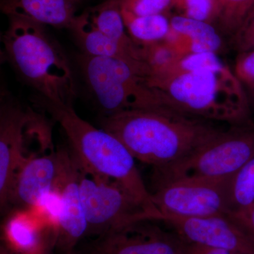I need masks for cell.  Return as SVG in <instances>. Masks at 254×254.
<instances>
[{
	"label": "cell",
	"instance_id": "cell-1",
	"mask_svg": "<svg viewBox=\"0 0 254 254\" xmlns=\"http://www.w3.org/2000/svg\"><path fill=\"white\" fill-rule=\"evenodd\" d=\"M214 123L167 110H129L100 122L136 160L163 168L180 161L220 134Z\"/></svg>",
	"mask_w": 254,
	"mask_h": 254
},
{
	"label": "cell",
	"instance_id": "cell-2",
	"mask_svg": "<svg viewBox=\"0 0 254 254\" xmlns=\"http://www.w3.org/2000/svg\"><path fill=\"white\" fill-rule=\"evenodd\" d=\"M36 105L57 122L80 168L91 176L118 183L143 205L155 220L161 213L137 168L133 155L118 138L82 119L72 105L56 104L38 96Z\"/></svg>",
	"mask_w": 254,
	"mask_h": 254
},
{
	"label": "cell",
	"instance_id": "cell-3",
	"mask_svg": "<svg viewBox=\"0 0 254 254\" xmlns=\"http://www.w3.org/2000/svg\"><path fill=\"white\" fill-rule=\"evenodd\" d=\"M147 82L160 93L168 111L230 126L250 123V103L242 82L227 66L150 76Z\"/></svg>",
	"mask_w": 254,
	"mask_h": 254
},
{
	"label": "cell",
	"instance_id": "cell-4",
	"mask_svg": "<svg viewBox=\"0 0 254 254\" xmlns=\"http://www.w3.org/2000/svg\"><path fill=\"white\" fill-rule=\"evenodd\" d=\"M3 35L5 54L13 67L41 98L72 105L76 88L71 65L43 25L9 16Z\"/></svg>",
	"mask_w": 254,
	"mask_h": 254
},
{
	"label": "cell",
	"instance_id": "cell-5",
	"mask_svg": "<svg viewBox=\"0 0 254 254\" xmlns=\"http://www.w3.org/2000/svg\"><path fill=\"white\" fill-rule=\"evenodd\" d=\"M78 64L103 117L129 110H165L160 93L147 82L148 64L83 54Z\"/></svg>",
	"mask_w": 254,
	"mask_h": 254
},
{
	"label": "cell",
	"instance_id": "cell-6",
	"mask_svg": "<svg viewBox=\"0 0 254 254\" xmlns=\"http://www.w3.org/2000/svg\"><path fill=\"white\" fill-rule=\"evenodd\" d=\"M254 156V125L230 126L186 158L153 168V184L189 177L230 178Z\"/></svg>",
	"mask_w": 254,
	"mask_h": 254
},
{
	"label": "cell",
	"instance_id": "cell-7",
	"mask_svg": "<svg viewBox=\"0 0 254 254\" xmlns=\"http://www.w3.org/2000/svg\"><path fill=\"white\" fill-rule=\"evenodd\" d=\"M79 182L86 237L100 236L136 222L153 220L143 205L117 182L91 176L81 168Z\"/></svg>",
	"mask_w": 254,
	"mask_h": 254
},
{
	"label": "cell",
	"instance_id": "cell-8",
	"mask_svg": "<svg viewBox=\"0 0 254 254\" xmlns=\"http://www.w3.org/2000/svg\"><path fill=\"white\" fill-rule=\"evenodd\" d=\"M230 178L189 177L154 185V191L150 193L161 213L160 220L165 216L229 215L227 183Z\"/></svg>",
	"mask_w": 254,
	"mask_h": 254
},
{
	"label": "cell",
	"instance_id": "cell-9",
	"mask_svg": "<svg viewBox=\"0 0 254 254\" xmlns=\"http://www.w3.org/2000/svg\"><path fill=\"white\" fill-rule=\"evenodd\" d=\"M56 153L58 173L53 193L58 201V216L55 250L59 254H72L88 230L80 189V167L68 148H58Z\"/></svg>",
	"mask_w": 254,
	"mask_h": 254
},
{
	"label": "cell",
	"instance_id": "cell-10",
	"mask_svg": "<svg viewBox=\"0 0 254 254\" xmlns=\"http://www.w3.org/2000/svg\"><path fill=\"white\" fill-rule=\"evenodd\" d=\"M156 222L141 220L107 232L97 237L83 252H78L84 254H183L186 242L172 229L163 228Z\"/></svg>",
	"mask_w": 254,
	"mask_h": 254
},
{
	"label": "cell",
	"instance_id": "cell-11",
	"mask_svg": "<svg viewBox=\"0 0 254 254\" xmlns=\"http://www.w3.org/2000/svg\"><path fill=\"white\" fill-rule=\"evenodd\" d=\"M189 243L198 244L243 254H254V240L227 215L160 220Z\"/></svg>",
	"mask_w": 254,
	"mask_h": 254
},
{
	"label": "cell",
	"instance_id": "cell-12",
	"mask_svg": "<svg viewBox=\"0 0 254 254\" xmlns=\"http://www.w3.org/2000/svg\"><path fill=\"white\" fill-rule=\"evenodd\" d=\"M55 243L54 222L41 207L13 209L1 227V254H43Z\"/></svg>",
	"mask_w": 254,
	"mask_h": 254
},
{
	"label": "cell",
	"instance_id": "cell-13",
	"mask_svg": "<svg viewBox=\"0 0 254 254\" xmlns=\"http://www.w3.org/2000/svg\"><path fill=\"white\" fill-rule=\"evenodd\" d=\"M38 114L1 96L0 108V205L7 207L15 174L24 159L26 129Z\"/></svg>",
	"mask_w": 254,
	"mask_h": 254
},
{
	"label": "cell",
	"instance_id": "cell-14",
	"mask_svg": "<svg viewBox=\"0 0 254 254\" xmlns=\"http://www.w3.org/2000/svg\"><path fill=\"white\" fill-rule=\"evenodd\" d=\"M58 173L56 150L26 157L15 174L7 207L32 209L41 205L53 194Z\"/></svg>",
	"mask_w": 254,
	"mask_h": 254
},
{
	"label": "cell",
	"instance_id": "cell-15",
	"mask_svg": "<svg viewBox=\"0 0 254 254\" xmlns=\"http://www.w3.org/2000/svg\"><path fill=\"white\" fill-rule=\"evenodd\" d=\"M170 19L171 31L165 41L181 58L191 53H218L223 46L221 33L213 25L177 14L170 15Z\"/></svg>",
	"mask_w": 254,
	"mask_h": 254
},
{
	"label": "cell",
	"instance_id": "cell-16",
	"mask_svg": "<svg viewBox=\"0 0 254 254\" xmlns=\"http://www.w3.org/2000/svg\"><path fill=\"white\" fill-rule=\"evenodd\" d=\"M75 4L73 0H2L1 9L9 17L70 28L76 17Z\"/></svg>",
	"mask_w": 254,
	"mask_h": 254
},
{
	"label": "cell",
	"instance_id": "cell-17",
	"mask_svg": "<svg viewBox=\"0 0 254 254\" xmlns=\"http://www.w3.org/2000/svg\"><path fill=\"white\" fill-rule=\"evenodd\" d=\"M70 29L81 48L82 54L125 60L136 64H146L142 58L130 53L95 27L86 12L76 16Z\"/></svg>",
	"mask_w": 254,
	"mask_h": 254
},
{
	"label": "cell",
	"instance_id": "cell-18",
	"mask_svg": "<svg viewBox=\"0 0 254 254\" xmlns=\"http://www.w3.org/2000/svg\"><path fill=\"white\" fill-rule=\"evenodd\" d=\"M86 12L91 22L102 33L144 60L142 48L137 46L127 33L118 0H108Z\"/></svg>",
	"mask_w": 254,
	"mask_h": 254
},
{
	"label": "cell",
	"instance_id": "cell-19",
	"mask_svg": "<svg viewBox=\"0 0 254 254\" xmlns=\"http://www.w3.org/2000/svg\"><path fill=\"white\" fill-rule=\"evenodd\" d=\"M254 206V156L230 177L227 183V208L230 216L250 211Z\"/></svg>",
	"mask_w": 254,
	"mask_h": 254
},
{
	"label": "cell",
	"instance_id": "cell-20",
	"mask_svg": "<svg viewBox=\"0 0 254 254\" xmlns=\"http://www.w3.org/2000/svg\"><path fill=\"white\" fill-rule=\"evenodd\" d=\"M122 14L128 36L141 48L165 41L171 31L170 15L133 16Z\"/></svg>",
	"mask_w": 254,
	"mask_h": 254
},
{
	"label": "cell",
	"instance_id": "cell-21",
	"mask_svg": "<svg viewBox=\"0 0 254 254\" xmlns=\"http://www.w3.org/2000/svg\"><path fill=\"white\" fill-rule=\"evenodd\" d=\"M219 16L216 28L222 35H235L254 8V0H217Z\"/></svg>",
	"mask_w": 254,
	"mask_h": 254
},
{
	"label": "cell",
	"instance_id": "cell-22",
	"mask_svg": "<svg viewBox=\"0 0 254 254\" xmlns=\"http://www.w3.org/2000/svg\"><path fill=\"white\" fill-rule=\"evenodd\" d=\"M218 53L211 52L191 53L177 60L170 67L161 72L153 73L150 76H168L177 73L191 72L203 69H215L225 66Z\"/></svg>",
	"mask_w": 254,
	"mask_h": 254
},
{
	"label": "cell",
	"instance_id": "cell-23",
	"mask_svg": "<svg viewBox=\"0 0 254 254\" xmlns=\"http://www.w3.org/2000/svg\"><path fill=\"white\" fill-rule=\"evenodd\" d=\"M177 15L204 21L216 27L219 16L217 0H173V9Z\"/></svg>",
	"mask_w": 254,
	"mask_h": 254
},
{
	"label": "cell",
	"instance_id": "cell-24",
	"mask_svg": "<svg viewBox=\"0 0 254 254\" xmlns=\"http://www.w3.org/2000/svg\"><path fill=\"white\" fill-rule=\"evenodd\" d=\"M141 48L145 63L150 68V75L161 72L181 58L176 50L165 41Z\"/></svg>",
	"mask_w": 254,
	"mask_h": 254
},
{
	"label": "cell",
	"instance_id": "cell-25",
	"mask_svg": "<svg viewBox=\"0 0 254 254\" xmlns=\"http://www.w3.org/2000/svg\"><path fill=\"white\" fill-rule=\"evenodd\" d=\"M122 14L133 16L168 14L173 9V0H118Z\"/></svg>",
	"mask_w": 254,
	"mask_h": 254
},
{
	"label": "cell",
	"instance_id": "cell-26",
	"mask_svg": "<svg viewBox=\"0 0 254 254\" xmlns=\"http://www.w3.org/2000/svg\"><path fill=\"white\" fill-rule=\"evenodd\" d=\"M232 42L240 54L254 50V8L232 37Z\"/></svg>",
	"mask_w": 254,
	"mask_h": 254
},
{
	"label": "cell",
	"instance_id": "cell-27",
	"mask_svg": "<svg viewBox=\"0 0 254 254\" xmlns=\"http://www.w3.org/2000/svg\"><path fill=\"white\" fill-rule=\"evenodd\" d=\"M235 73L242 83L254 87V50L239 55Z\"/></svg>",
	"mask_w": 254,
	"mask_h": 254
},
{
	"label": "cell",
	"instance_id": "cell-28",
	"mask_svg": "<svg viewBox=\"0 0 254 254\" xmlns=\"http://www.w3.org/2000/svg\"><path fill=\"white\" fill-rule=\"evenodd\" d=\"M183 254H243L222 249L215 248L186 242Z\"/></svg>",
	"mask_w": 254,
	"mask_h": 254
},
{
	"label": "cell",
	"instance_id": "cell-29",
	"mask_svg": "<svg viewBox=\"0 0 254 254\" xmlns=\"http://www.w3.org/2000/svg\"><path fill=\"white\" fill-rule=\"evenodd\" d=\"M230 217L254 240V206L247 213Z\"/></svg>",
	"mask_w": 254,
	"mask_h": 254
},
{
	"label": "cell",
	"instance_id": "cell-30",
	"mask_svg": "<svg viewBox=\"0 0 254 254\" xmlns=\"http://www.w3.org/2000/svg\"><path fill=\"white\" fill-rule=\"evenodd\" d=\"M72 254H84L80 253V252H77V251H75V252H73V253Z\"/></svg>",
	"mask_w": 254,
	"mask_h": 254
},
{
	"label": "cell",
	"instance_id": "cell-31",
	"mask_svg": "<svg viewBox=\"0 0 254 254\" xmlns=\"http://www.w3.org/2000/svg\"><path fill=\"white\" fill-rule=\"evenodd\" d=\"M251 89V91L252 92V93H253V95H254V87H253V88H250Z\"/></svg>",
	"mask_w": 254,
	"mask_h": 254
},
{
	"label": "cell",
	"instance_id": "cell-32",
	"mask_svg": "<svg viewBox=\"0 0 254 254\" xmlns=\"http://www.w3.org/2000/svg\"><path fill=\"white\" fill-rule=\"evenodd\" d=\"M52 253H53V252H47V253H45L43 254H52Z\"/></svg>",
	"mask_w": 254,
	"mask_h": 254
},
{
	"label": "cell",
	"instance_id": "cell-33",
	"mask_svg": "<svg viewBox=\"0 0 254 254\" xmlns=\"http://www.w3.org/2000/svg\"><path fill=\"white\" fill-rule=\"evenodd\" d=\"M73 1H75V2H76H76H77V1H81V0H73Z\"/></svg>",
	"mask_w": 254,
	"mask_h": 254
}]
</instances>
